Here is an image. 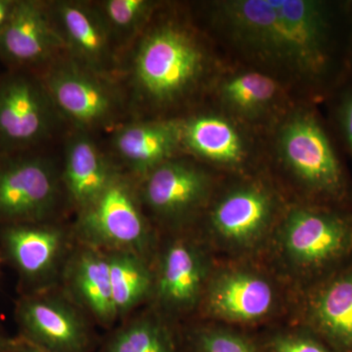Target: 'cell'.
<instances>
[{
    "label": "cell",
    "mask_w": 352,
    "mask_h": 352,
    "mask_svg": "<svg viewBox=\"0 0 352 352\" xmlns=\"http://www.w3.org/2000/svg\"><path fill=\"white\" fill-rule=\"evenodd\" d=\"M65 53L47 2H14L8 20L0 31V57L14 66L38 74Z\"/></svg>",
    "instance_id": "2e32d148"
},
{
    "label": "cell",
    "mask_w": 352,
    "mask_h": 352,
    "mask_svg": "<svg viewBox=\"0 0 352 352\" xmlns=\"http://www.w3.org/2000/svg\"><path fill=\"white\" fill-rule=\"evenodd\" d=\"M65 52L85 68L119 82L120 54L94 1L47 2Z\"/></svg>",
    "instance_id": "4fadbf2b"
},
{
    "label": "cell",
    "mask_w": 352,
    "mask_h": 352,
    "mask_svg": "<svg viewBox=\"0 0 352 352\" xmlns=\"http://www.w3.org/2000/svg\"><path fill=\"white\" fill-rule=\"evenodd\" d=\"M94 138L88 132L72 129L65 142L62 183L78 212L100 195L120 170Z\"/></svg>",
    "instance_id": "ac0fdd59"
},
{
    "label": "cell",
    "mask_w": 352,
    "mask_h": 352,
    "mask_svg": "<svg viewBox=\"0 0 352 352\" xmlns=\"http://www.w3.org/2000/svg\"><path fill=\"white\" fill-rule=\"evenodd\" d=\"M17 340H11L0 333V352H15Z\"/></svg>",
    "instance_id": "f546056e"
},
{
    "label": "cell",
    "mask_w": 352,
    "mask_h": 352,
    "mask_svg": "<svg viewBox=\"0 0 352 352\" xmlns=\"http://www.w3.org/2000/svg\"><path fill=\"white\" fill-rule=\"evenodd\" d=\"M143 207L157 222L182 229L208 208L212 200V176L182 157L160 164L138 182Z\"/></svg>",
    "instance_id": "9c48e42d"
},
{
    "label": "cell",
    "mask_w": 352,
    "mask_h": 352,
    "mask_svg": "<svg viewBox=\"0 0 352 352\" xmlns=\"http://www.w3.org/2000/svg\"><path fill=\"white\" fill-rule=\"evenodd\" d=\"M76 234L88 247L136 252L148 258L153 231L138 180L120 170L100 195L78 212Z\"/></svg>",
    "instance_id": "52a82bcc"
},
{
    "label": "cell",
    "mask_w": 352,
    "mask_h": 352,
    "mask_svg": "<svg viewBox=\"0 0 352 352\" xmlns=\"http://www.w3.org/2000/svg\"><path fill=\"white\" fill-rule=\"evenodd\" d=\"M331 98H333V113L337 126L349 154L352 159V76H349L340 85Z\"/></svg>",
    "instance_id": "83f0119b"
},
{
    "label": "cell",
    "mask_w": 352,
    "mask_h": 352,
    "mask_svg": "<svg viewBox=\"0 0 352 352\" xmlns=\"http://www.w3.org/2000/svg\"><path fill=\"white\" fill-rule=\"evenodd\" d=\"M207 208L204 243L233 261L267 249L283 212L275 192L261 182L239 183Z\"/></svg>",
    "instance_id": "5b68a950"
},
{
    "label": "cell",
    "mask_w": 352,
    "mask_h": 352,
    "mask_svg": "<svg viewBox=\"0 0 352 352\" xmlns=\"http://www.w3.org/2000/svg\"><path fill=\"white\" fill-rule=\"evenodd\" d=\"M61 170L50 157H17L0 166V219L45 222L61 196Z\"/></svg>",
    "instance_id": "7c38bea8"
},
{
    "label": "cell",
    "mask_w": 352,
    "mask_h": 352,
    "mask_svg": "<svg viewBox=\"0 0 352 352\" xmlns=\"http://www.w3.org/2000/svg\"><path fill=\"white\" fill-rule=\"evenodd\" d=\"M277 149L308 203L351 208L346 171L327 127L314 110L302 109L287 118L278 131Z\"/></svg>",
    "instance_id": "277c9868"
},
{
    "label": "cell",
    "mask_w": 352,
    "mask_h": 352,
    "mask_svg": "<svg viewBox=\"0 0 352 352\" xmlns=\"http://www.w3.org/2000/svg\"><path fill=\"white\" fill-rule=\"evenodd\" d=\"M15 1H8V0H0V31L4 27Z\"/></svg>",
    "instance_id": "f1b7e54d"
},
{
    "label": "cell",
    "mask_w": 352,
    "mask_h": 352,
    "mask_svg": "<svg viewBox=\"0 0 352 352\" xmlns=\"http://www.w3.org/2000/svg\"><path fill=\"white\" fill-rule=\"evenodd\" d=\"M15 352H46L43 349H38V347L32 346L30 342H25L22 338L17 339L16 342Z\"/></svg>",
    "instance_id": "4dcf8cb0"
},
{
    "label": "cell",
    "mask_w": 352,
    "mask_h": 352,
    "mask_svg": "<svg viewBox=\"0 0 352 352\" xmlns=\"http://www.w3.org/2000/svg\"><path fill=\"white\" fill-rule=\"evenodd\" d=\"M349 76H352V29L351 34V39H349Z\"/></svg>",
    "instance_id": "1f68e13d"
},
{
    "label": "cell",
    "mask_w": 352,
    "mask_h": 352,
    "mask_svg": "<svg viewBox=\"0 0 352 352\" xmlns=\"http://www.w3.org/2000/svg\"><path fill=\"white\" fill-rule=\"evenodd\" d=\"M22 338L46 352H91L94 337L87 320L69 300L41 295L20 303Z\"/></svg>",
    "instance_id": "9a60e30c"
},
{
    "label": "cell",
    "mask_w": 352,
    "mask_h": 352,
    "mask_svg": "<svg viewBox=\"0 0 352 352\" xmlns=\"http://www.w3.org/2000/svg\"><path fill=\"white\" fill-rule=\"evenodd\" d=\"M69 291L76 302L103 327L119 318L113 302L107 252L82 245L67 267Z\"/></svg>",
    "instance_id": "ffe728a7"
},
{
    "label": "cell",
    "mask_w": 352,
    "mask_h": 352,
    "mask_svg": "<svg viewBox=\"0 0 352 352\" xmlns=\"http://www.w3.org/2000/svg\"><path fill=\"white\" fill-rule=\"evenodd\" d=\"M263 347L266 352H336L325 342L302 328L300 331L274 333Z\"/></svg>",
    "instance_id": "4316f807"
},
{
    "label": "cell",
    "mask_w": 352,
    "mask_h": 352,
    "mask_svg": "<svg viewBox=\"0 0 352 352\" xmlns=\"http://www.w3.org/2000/svg\"><path fill=\"white\" fill-rule=\"evenodd\" d=\"M67 124L38 74L14 73L0 82V144L31 147Z\"/></svg>",
    "instance_id": "8fae6325"
},
{
    "label": "cell",
    "mask_w": 352,
    "mask_h": 352,
    "mask_svg": "<svg viewBox=\"0 0 352 352\" xmlns=\"http://www.w3.org/2000/svg\"><path fill=\"white\" fill-rule=\"evenodd\" d=\"M279 83L267 74L242 72L227 78L219 88V96L229 110L241 117L256 118L267 112L280 96Z\"/></svg>",
    "instance_id": "cb8c5ba5"
},
{
    "label": "cell",
    "mask_w": 352,
    "mask_h": 352,
    "mask_svg": "<svg viewBox=\"0 0 352 352\" xmlns=\"http://www.w3.org/2000/svg\"><path fill=\"white\" fill-rule=\"evenodd\" d=\"M4 245L23 276L36 282L56 274L68 248V235L62 227L19 223L4 231Z\"/></svg>",
    "instance_id": "d6986e66"
},
{
    "label": "cell",
    "mask_w": 352,
    "mask_h": 352,
    "mask_svg": "<svg viewBox=\"0 0 352 352\" xmlns=\"http://www.w3.org/2000/svg\"><path fill=\"white\" fill-rule=\"evenodd\" d=\"M214 270L207 245L187 235L171 238L157 256L152 298L166 316L180 317L199 309Z\"/></svg>",
    "instance_id": "30bf717a"
},
{
    "label": "cell",
    "mask_w": 352,
    "mask_h": 352,
    "mask_svg": "<svg viewBox=\"0 0 352 352\" xmlns=\"http://www.w3.org/2000/svg\"><path fill=\"white\" fill-rule=\"evenodd\" d=\"M94 3L120 57L144 32L160 6L151 0H99Z\"/></svg>",
    "instance_id": "d4e9b609"
},
{
    "label": "cell",
    "mask_w": 352,
    "mask_h": 352,
    "mask_svg": "<svg viewBox=\"0 0 352 352\" xmlns=\"http://www.w3.org/2000/svg\"><path fill=\"white\" fill-rule=\"evenodd\" d=\"M110 138V156L138 182L183 151L180 118L129 120L113 129Z\"/></svg>",
    "instance_id": "e0dca14e"
},
{
    "label": "cell",
    "mask_w": 352,
    "mask_h": 352,
    "mask_svg": "<svg viewBox=\"0 0 352 352\" xmlns=\"http://www.w3.org/2000/svg\"><path fill=\"white\" fill-rule=\"evenodd\" d=\"M282 294L274 277L245 261L212 270L199 309L212 321L254 325L276 314Z\"/></svg>",
    "instance_id": "ba28073f"
},
{
    "label": "cell",
    "mask_w": 352,
    "mask_h": 352,
    "mask_svg": "<svg viewBox=\"0 0 352 352\" xmlns=\"http://www.w3.org/2000/svg\"><path fill=\"white\" fill-rule=\"evenodd\" d=\"M217 18L237 47L332 95L349 76L352 2L229 0Z\"/></svg>",
    "instance_id": "6da1fadb"
},
{
    "label": "cell",
    "mask_w": 352,
    "mask_h": 352,
    "mask_svg": "<svg viewBox=\"0 0 352 352\" xmlns=\"http://www.w3.org/2000/svg\"><path fill=\"white\" fill-rule=\"evenodd\" d=\"M107 252L113 302L120 317L152 298L154 273L148 258L136 252Z\"/></svg>",
    "instance_id": "7402d4cb"
},
{
    "label": "cell",
    "mask_w": 352,
    "mask_h": 352,
    "mask_svg": "<svg viewBox=\"0 0 352 352\" xmlns=\"http://www.w3.org/2000/svg\"><path fill=\"white\" fill-rule=\"evenodd\" d=\"M185 352H186V351H185Z\"/></svg>",
    "instance_id": "d6a6232c"
},
{
    "label": "cell",
    "mask_w": 352,
    "mask_h": 352,
    "mask_svg": "<svg viewBox=\"0 0 352 352\" xmlns=\"http://www.w3.org/2000/svg\"><path fill=\"white\" fill-rule=\"evenodd\" d=\"M55 107L72 129L111 133L131 120L118 80L99 75L65 53L38 74Z\"/></svg>",
    "instance_id": "8992f818"
},
{
    "label": "cell",
    "mask_w": 352,
    "mask_h": 352,
    "mask_svg": "<svg viewBox=\"0 0 352 352\" xmlns=\"http://www.w3.org/2000/svg\"><path fill=\"white\" fill-rule=\"evenodd\" d=\"M102 352H185L183 337L156 315L126 322L107 338Z\"/></svg>",
    "instance_id": "603a6c76"
},
{
    "label": "cell",
    "mask_w": 352,
    "mask_h": 352,
    "mask_svg": "<svg viewBox=\"0 0 352 352\" xmlns=\"http://www.w3.org/2000/svg\"><path fill=\"white\" fill-rule=\"evenodd\" d=\"M268 250L284 276L305 286L352 261V208L303 203L283 210Z\"/></svg>",
    "instance_id": "3957f363"
},
{
    "label": "cell",
    "mask_w": 352,
    "mask_h": 352,
    "mask_svg": "<svg viewBox=\"0 0 352 352\" xmlns=\"http://www.w3.org/2000/svg\"><path fill=\"white\" fill-rule=\"evenodd\" d=\"M207 67V52L191 27L157 10L120 60L131 120H164V113L195 94Z\"/></svg>",
    "instance_id": "7a4b0ae2"
},
{
    "label": "cell",
    "mask_w": 352,
    "mask_h": 352,
    "mask_svg": "<svg viewBox=\"0 0 352 352\" xmlns=\"http://www.w3.org/2000/svg\"><path fill=\"white\" fill-rule=\"evenodd\" d=\"M183 151L210 164L237 168L248 156L247 144L230 120L215 113L180 118Z\"/></svg>",
    "instance_id": "44dd1931"
},
{
    "label": "cell",
    "mask_w": 352,
    "mask_h": 352,
    "mask_svg": "<svg viewBox=\"0 0 352 352\" xmlns=\"http://www.w3.org/2000/svg\"><path fill=\"white\" fill-rule=\"evenodd\" d=\"M186 352H266L263 346L233 329L201 325L183 336Z\"/></svg>",
    "instance_id": "484cf974"
},
{
    "label": "cell",
    "mask_w": 352,
    "mask_h": 352,
    "mask_svg": "<svg viewBox=\"0 0 352 352\" xmlns=\"http://www.w3.org/2000/svg\"><path fill=\"white\" fill-rule=\"evenodd\" d=\"M300 321L336 352H352V261L300 288Z\"/></svg>",
    "instance_id": "5bb4252c"
}]
</instances>
